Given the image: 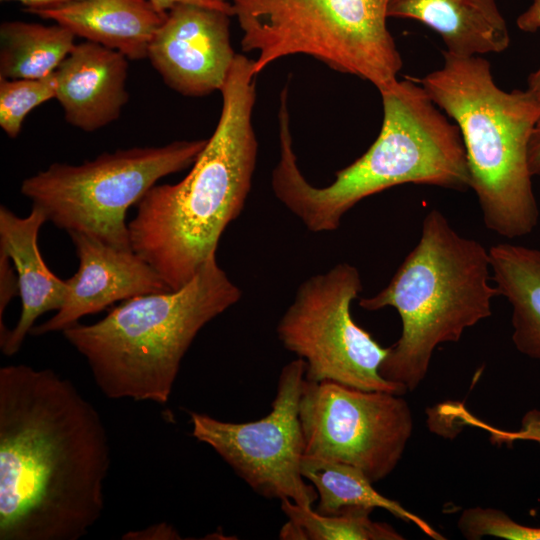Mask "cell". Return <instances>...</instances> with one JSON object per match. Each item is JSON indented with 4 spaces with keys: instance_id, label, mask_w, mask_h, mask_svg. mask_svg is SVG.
<instances>
[{
    "instance_id": "8",
    "label": "cell",
    "mask_w": 540,
    "mask_h": 540,
    "mask_svg": "<svg viewBox=\"0 0 540 540\" xmlns=\"http://www.w3.org/2000/svg\"><path fill=\"white\" fill-rule=\"evenodd\" d=\"M207 139L102 153L78 165L53 163L24 179L21 193L67 233L132 249L127 210L161 178L192 165Z\"/></svg>"
},
{
    "instance_id": "25",
    "label": "cell",
    "mask_w": 540,
    "mask_h": 540,
    "mask_svg": "<svg viewBox=\"0 0 540 540\" xmlns=\"http://www.w3.org/2000/svg\"><path fill=\"white\" fill-rule=\"evenodd\" d=\"M516 24L524 32L532 33L540 30V0H533L517 18ZM527 88L540 97V66L529 75Z\"/></svg>"
},
{
    "instance_id": "23",
    "label": "cell",
    "mask_w": 540,
    "mask_h": 540,
    "mask_svg": "<svg viewBox=\"0 0 540 540\" xmlns=\"http://www.w3.org/2000/svg\"><path fill=\"white\" fill-rule=\"evenodd\" d=\"M457 524L462 535L471 540L484 536L509 540H540V527L522 525L494 508L466 509L461 513Z\"/></svg>"
},
{
    "instance_id": "13",
    "label": "cell",
    "mask_w": 540,
    "mask_h": 540,
    "mask_svg": "<svg viewBox=\"0 0 540 540\" xmlns=\"http://www.w3.org/2000/svg\"><path fill=\"white\" fill-rule=\"evenodd\" d=\"M79 259L76 273L66 279L62 307L30 334L41 336L63 331L80 318L104 310L117 301L173 291L157 271L133 249L110 246L82 233H69Z\"/></svg>"
},
{
    "instance_id": "20",
    "label": "cell",
    "mask_w": 540,
    "mask_h": 540,
    "mask_svg": "<svg viewBox=\"0 0 540 540\" xmlns=\"http://www.w3.org/2000/svg\"><path fill=\"white\" fill-rule=\"evenodd\" d=\"M75 37L57 23L3 21L0 25V77L36 79L52 74L74 48Z\"/></svg>"
},
{
    "instance_id": "11",
    "label": "cell",
    "mask_w": 540,
    "mask_h": 540,
    "mask_svg": "<svg viewBox=\"0 0 540 540\" xmlns=\"http://www.w3.org/2000/svg\"><path fill=\"white\" fill-rule=\"evenodd\" d=\"M305 370L301 358L282 368L271 411L258 420L234 423L190 412V421L192 436L210 446L256 493L312 508L318 494L301 473L299 401Z\"/></svg>"
},
{
    "instance_id": "12",
    "label": "cell",
    "mask_w": 540,
    "mask_h": 540,
    "mask_svg": "<svg viewBox=\"0 0 540 540\" xmlns=\"http://www.w3.org/2000/svg\"><path fill=\"white\" fill-rule=\"evenodd\" d=\"M230 14L195 4L172 7L147 52L165 84L188 97L220 91L237 55Z\"/></svg>"
},
{
    "instance_id": "2",
    "label": "cell",
    "mask_w": 540,
    "mask_h": 540,
    "mask_svg": "<svg viewBox=\"0 0 540 540\" xmlns=\"http://www.w3.org/2000/svg\"><path fill=\"white\" fill-rule=\"evenodd\" d=\"M253 60L237 54L220 89L222 107L189 173L154 185L128 223L131 247L171 290H178L216 256L227 226L242 212L252 186L258 143Z\"/></svg>"
},
{
    "instance_id": "22",
    "label": "cell",
    "mask_w": 540,
    "mask_h": 540,
    "mask_svg": "<svg viewBox=\"0 0 540 540\" xmlns=\"http://www.w3.org/2000/svg\"><path fill=\"white\" fill-rule=\"evenodd\" d=\"M56 74L36 79L0 77V127L16 138L26 116L39 105L56 97Z\"/></svg>"
},
{
    "instance_id": "10",
    "label": "cell",
    "mask_w": 540,
    "mask_h": 540,
    "mask_svg": "<svg viewBox=\"0 0 540 540\" xmlns=\"http://www.w3.org/2000/svg\"><path fill=\"white\" fill-rule=\"evenodd\" d=\"M304 454L351 464L373 482L398 465L413 431L400 394L304 380L299 401Z\"/></svg>"
},
{
    "instance_id": "1",
    "label": "cell",
    "mask_w": 540,
    "mask_h": 540,
    "mask_svg": "<svg viewBox=\"0 0 540 540\" xmlns=\"http://www.w3.org/2000/svg\"><path fill=\"white\" fill-rule=\"evenodd\" d=\"M111 465L97 409L52 369L0 368V540H79Z\"/></svg>"
},
{
    "instance_id": "5",
    "label": "cell",
    "mask_w": 540,
    "mask_h": 540,
    "mask_svg": "<svg viewBox=\"0 0 540 540\" xmlns=\"http://www.w3.org/2000/svg\"><path fill=\"white\" fill-rule=\"evenodd\" d=\"M443 58L441 68L417 80L460 130L485 226L508 239L525 236L539 220L528 147L540 97L528 88L501 89L482 56L443 51Z\"/></svg>"
},
{
    "instance_id": "26",
    "label": "cell",
    "mask_w": 540,
    "mask_h": 540,
    "mask_svg": "<svg viewBox=\"0 0 540 540\" xmlns=\"http://www.w3.org/2000/svg\"><path fill=\"white\" fill-rule=\"evenodd\" d=\"M162 13H167L177 4H195L224 11L234 16L232 3L223 0H149Z\"/></svg>"
},
{
    "instance_id": "29",
    "label": "cell",
    "mask_w": 540,
    "mask_h": 540,
    "mask_svg": "<svg viewBox=\"0 0 540 540\" xmlns=\"http://www.w3.org/2000/svg\"><path fill=\"white\" fill-rule=\"evenodd\" d=\"M2 2L14 1L24 6L25 12L54 8L77 0H1Z\"/></svg>"
},
{
    "instance_id": "6",
    "label": "cell",
    "mask_w": 540,
    "mask_h": 540,
    "mask_svg": "<svg viewBox=\"0 0 540 540\" xmlns=\"http://www.w3.org/2000/svg\"><path fill=\"white\" fill-rule=\"evenodd\" d=\"M489 250L461 236L439 210L424 218L419 242L390 282L361 298L360 307L396 309L402 332L380 366L388 381L412 391L424 380L436 347L457 342L466 329L491 316Z\"/></svg>"
},
{
    "instance_id": "14",
    "label": "cell",
    "mask_w": 540,
    "mask_h": 540,
    "mask_svg": "<svg viewBox=\"0 0 540 540\" xmlns=\"http://www.w3.org/2000/svg\"><path fill=\"white\" fill-rule=\"evenodd\" d=\"M128 60L91 41L75 44L55 71V99L69 125L95 132L119 118L129 100Z\"/></svg>"
},
{
    "instance_id": "16",
    "label": "cell",
    "mask_w": 540,
    "mask_h": 540,
    "mask_svg": "<svg viewBox=\"0 0 540 540\" xmlns=\"http://www.w3.org/2000/svg\"><path fill=\"white\" fill-rule=\"evenodd\" d=\"M30 14L135 61L147 58L149 44L167 15L149 0H77Z\"/></svg>"
},
{
    "instance_id": "31",
    "label": "cell",
    "mask_w": 540,
    "mask_h": 540,
    "mask_svg": "<svg viewBox=\"0 0 540 540\" xmlns=\"http://www.w3.org/2000/svg\"><path fill=\"white\" fill-rule=\"evenodd\" d=\"M223 1H226V2L232 3V2H234L235 0H223Z\"/></svg>"
},
{
    "instance_id": "18",
    "label": "cell",
    "mask_w": 540,
    "mask_h": 540,
    "mask_svg": "<svg viewBox=\"0 0 540 540\" xmlns=\"http://www.w3.org/2000/svg\"><path fill=\"white\" fill-rule=\"evenodd\" d=\"M488 250L492 281L512 307V341L540 361V249L499 243Z\"/></svg>"
},
{
    "instance_id": "15",
    "label": "cell",
    "mask_w": 540,
    "mask_h": 540,
    "mask_svg": "<svg viewBox=\"0 0 540 540\" xmlns=\"http://www.w3.org/2000/svg\"><path fill=\"white\" fill-rule=\"evenodd\" d=\"M47 222L43 210L33 205L26 217H19L6 206L0 207V251L11 259L15 268L20 317L13 329L0 337L1 351L16 354L36 320L49 311L59 310L67 295L66 280L57 277L46 265L38 246V234Z\"/></svg>"
},
{
    "instance_id": "9",
    "label": "cell",
    "mask_w": 540,
    "mask_h": 540,
    "mask_svg": "<svg viewBox=\"0 0 540 540\" xmlns=\"http://www.w3.org/2000/svg\"><path fill=\"white\" fill-rule=\"evenodd\" d=\"M362 291L359 270L347 263L304 280L277 324L284 348L305 361V379L366 391L407 392L380 374L389 353L355 323L351 304Z\"/></svg>"
},
{
    "instance_id": "30",
    "label": "cell",
    "mask_w": 540,
    "mask_h": 540,
    "mask_svg": "<svg viewBox=\"0 0 540 540\" xmlns=\"http://www.w3.org/2000/svg\"><path fill=\"white\" fill-rule=\"evenodd\" d=\"M519 438L540 442V414L533 412V415L526 417L523 430L518 434Z\"/></svg>"
},
{
    "instance_id": "19",
    "label": "cell",
    "mask_w": 540,
    "mask_h": 540,
    "mask_svg": "<svg viewBox=\"0 0 540 540\" xmlns=\"http://www.w3.org/2000/svg\"><path fill=\"white\" fill-rule=\"evenodd\" d=\"M301 473L317 491L319 501L316 511L320 514L338 515L354 508H382L405 522L415 524L432 539H445L399 502L378 493L365 473L351 464L304 454Z\"/></svg>"
},
{
    "instance_id": "27",
    "label": "cell",
    "mask_w": 540,
    "mask_h": 540,
    "mask_svg": "<svg viewBox=\"0 0 540 540\" xmlns=\"http://www.w3.org/2000/svg\"><path fill=\"white\" fill-rule=\"evenodd\" d=\"M123 539H180L177 531L166 523L155 524L140 531H131L123 536Z\"/></svg>"
},
{
    "instance_id": "7",
    "label": "cell",
    "mask_w": 540,
    "mask_h": 540,
    "mask_svg": "<svg viewBox=\"0 0 540 540\" xmlns=\"http://www.w3.org/2000/svg\"><path fill=\"white\" fill-rule=\"evenodd\" d=\"M389 0H235L244 52L258 75L305 55L377 89L397 79L402 58L387 27Z\"/></svg>"
},
{
    "instance_id": "24",
    "label": "cell",
    "mask_w": 540,
    "mask_h": 540,
    "mask_svg": "<svg viewBox=\"0 0 540 540\" xmlns=\"http://www.w3.org/2000/svg\"><path fill=\"white\" fill-rule=\"evenodd\" d=\"M16 295H19V285L15 268L9 256L0 251V336L8 330L3 324V314Z\"/></svg>"
},
{
    "instance_id": "21",
    "label": "cell",
    "mask_w": 540,
    "mask_h": 540,
    "mask_svg": "<svg viewBox=\"0 0 540 540\" xmlns=\"http://www.w3.org/2000/svg\"><path fill=\"white\" fill-rule=\"evenodd\" d=\"M288 518L280 531L284 540H402L391 525L373 521L371 509L354 508L338 515H323L289 499L281 500Z\"/></svg>"
},
{
    "instance_id": "17",
    "label": "cell",
    "mask_w": 540,
    "mask_h": 540,
    "mask_svg": "<svg viewBox=\"0 0 540 540\" xmlns=\"http://www.w3.org/2000/svg\"><path fill=\"white\" fill-rule=\"evenodd\" d=\"M387 16L421 22L456 55L502 53L510 45L497 0H389Z\"/></svg>"
},
{
    "instance_id": "3",
    "label": "cell",
    "mask_w": 540,
    "mask_h": 540,
    "mask_svg": "<svg viewBox=\"0 0 540 540\" xmlns=\"http://www.w3.org/2000/svg\"><path fill=\"white\" fill-rule=\"evenodd\" d=\"M378 91L383 106L378 137L324 187L314 186L304 177L294 151L289 111L278 112L280 156L272 171V190L311 232L335 231L361 200L397 185L470 188L460 130L418 80L397 78Z\"/></svg>"
},
{
    "instance_id": "4",
    "label": "cell",
    "mask_w": 540,
    "mask_h": 540,
    "mask_svg": "<svg viewBox=\"0 0 540 540\" xmlns=\"http://www.w3.org/2000/svg\"><path fill=\"white\" fill-rule=\"evenodd\" d=\"M241 294L214 256L180 289L129 298L98 322L62 333L107 398L165 404L197 334Z\"/></svg>"
},
{
    "instance_id": "28",
    "label": "cell",
    "mask_w": 540,
    "mask_h": 540,
    "mask_svg": "<svg viewBox=\"0 0 540 540\" xmlns=\"http://www.w3.org/2000/svg\"><path fill=\"white\" fill-rule=\"evenodd\" d=\"M528 162L532 176L540 175V119L533 130L529 142Z\"/></svg>"
}]
</instances>
